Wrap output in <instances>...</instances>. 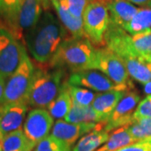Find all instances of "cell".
I'll use <instances>...</instances> for the list:
<instances>
[{
    "label": "cell",
    "mask_w": 151,
    "mask_h": 151,
    "mask_svg": "<svg viewBox=\"0 0 151 151\" xmlns=\"http://www.w3.org/2000/svg\"><path fill=\"white\" fill-rule=\"evenodd\" d=\"M37 1L43 8L44 11H50L51 6H52L50 0H37Z\"/></svg>",
    "instance_id": "cell-34"
},
{
    "label": "cell",
    "mask_w": 151,
    "mask_h": 151,
    "mask_svg": "<svg viewBox=\"0 0 151 151\" xmlns=\"http://www.w3.org/2000/svg\"><path fill=\"white\" fill-rule=\"evenodd\" d=\"M140 119H151V100L147 97L139 103L134 113V121Z\"/></svg>",
    "instance_id": "cell-30"
},
{
    "label": "cell",
    "mask_w": 151,
    "mask_h": 151,
    "mask_svg": "<svg viewBox=\"0 0 151 151\" xmlns=\"http://www.w3.org/2000/svg\"><path fill=\"white\" fill-rule=\"evenodd\" d=\"M69 89H70L72 103L83 107L92 106L97 95L93 92L90 91L89 89H85L82 87L81 88L79 86H70V84H69Z\"/></svg>",
    "instance_id": "cell-27"
},
{
    "label": "cell",
    "mask_w": 151,
    "mask_h": 151,
    "mask_svg": "<svg viewBox=\"0 0 151 151\" xmlns=\"http://www.w3.org/2000/svg\"><path fill=\"white\" fill-rule=\"evenodd\" d=\"M6 80L0 76V106L4 98V90H5Z\"/></svg>",
    "instance_id": "cell-33"
},
{
    "label": "cell",
    "mask_w": 151,
    "mask_h": 151,
    "mask_svg": "<svg viewBox=\"0 0 151 151\" xmlns=\"http://www.w3.org/2000/svg\"><path fill=\"white\" fill-rule=\"evenodd\" d=\"M68 31L59 19L45 11L38 24L24 36V43L38 64L47 65L61 44L68 39Z\"/></svg>",
    "instance_id": "cell-1"
},
{
    "label": "cell",
    "mask_w": 151,
    "mask_h": 151,
    "mask_svg": "<svg viewBox=\"0 0 151 151\" xmlns=\"http://www.w3.org/2000/svg\"><path fill=\"white\" fill-rule=\"evenodd\" d=\"M83 28L93 45L104 46V36L110 24L108 8L103 0H92L84 11Z\"/></svg>",
    "instance_id": "cell-6"
},
{
    "label": "cell",
    "mask_w": 151,
    "mask_h": 151,
    "mask_svg": "<svg viewBox=\"0 0 151 151\" xmlns=\"http://www.w3.org/2000/svg\"><path fill=\"white\" fill-rule=\"evenodd\" d=\"M0 151H1V150H0Z\"/></svg>",
    "instance_id": "cell-39"
},
{
    "label": "cell",
    "mask_w": 151,
    "mask_h": 151,
    "mask_svg": "<svg viewBox=\"0 0 151 151\" xmlns=\"http://www.w3.org/2000/svg\"><path fill=\"white\" fill-rule=\"evenodd\" d=\"M129 75L139 83L145 85L151 81V63L137 55L126 54L119 56Z\"/></svg>",
    "instance_id": "cell-15"
},
{
    "label": "cell",
    "mask_w": 151,
    "mask_h": 151,
    "mask_svg": "<svg viewBox=\"0 0 151 151\" xmlns=\"http://www.w3.org/2000/svg\"><path fill=\"white\" fill-rule=\"evenodd\" d=\"M54 126V119L48 110L35 108L28 114L24 124V133L35 145L49 136Z\"/></svg>",
    "instance_id": "cell-10"
},
{
    "label": "cell",
    "mask_w": 151,
    "mask_h": 151,
    "mask_svg": "<svg viewBox=\"0 0 151 151\" xmlns=\"http://www.w3.org/2000/svg\"><path fill=\"white\" fill-rule=\"evenodd\" d=\"M96 48L88 38L66 39L54 57L45 66L50 68H69L72 72L93 70Z\"/></svg>",
    "instance_id": "cell-2"
},
{
    "label": "cell",
    "mask_w": 151,
    "mask_h": 151,
    "mask_svg": "<svg viewBox=\"0 0 151 151\" xmlns=\"http://www.w3.org/2000/svg\"><path fill=\"white\" fill-rule=\"evenodd\" d=\"M144 92L145 94H147L148 96L151 95V81L146 83L145 85L144 86Z\"/></svg>",
    "instance_id": "cell-35"
},
{
    "label": "cell",
    "mask_w": 151,
    "mask_h": 151,
    "mask_svg": "<svg viewBox=\"0 0 151 151\" xmlns=\"http://www.w3.org/2000/svg\"><path fill=\"white\" fill-rule=\"evenodd\" d=\"M70 86H81L92 89L96 92H110V91H130L132 87L123 85H117L110 80L107 76L98 72L96 70H86L72 72L68 78Z\"/></svg>",
    "instance_id": "cell-8"
},
{
    "label": "cell",
    "mask_w": 151,
    "mask_h": 151,
    "mask_svg": "<svg viewBox=\"0 0 151 151\" xmlns=\"http://www.w3.org/2000/svg\"><path fill=\"white\" fill-rule=\"evenodd\" d=\"M93 70H98L117 84L133 87L129 72L119 58L106 47L96 48Z\"/></svg>",
    "instance_id": "cell-7"
},
{
    "label": "cell",
    "mask_w": 151,
    "mask_h": 151,
    "mask_svg": "<svg viewBox=\"0 0 151 151\" xmlns=\"http://www.w3.org/2000/svg\"><path fill=\"white\" fill-rule=\"evenodd\" d=\"M28 111V103H9L0 106V129L3 137L19 129Z\"/></svg>",
    "instance_id": "cell-13"
},
{
    "label": "cell",
    "mask_w": 151,
    "mask_h": 151,
    "mask_svg": "<svg viewBox=\"0 0 151 151\" xmlns=\"http://www.w3.org/2000/svg\"><path fill=\"white\" fill-rule=\"evenodd\" d=\"M35 70V67L27 55L19 68L6 80L5 90L1 106L9 103H28L29 92Z\"/></svg>",
    "instance_id": "cell-5"
},
{
    "label": "cell",
    "mask_w": 151,
    "mask_h": 151,
    "mask_svg": "<svg viewBox=\"0 0 151 151\" xmlns=\"http://www.w3.org/2000/svg\"><path fill=\"white\" fill-rule=\"evenodd\" d=\"M72 106V100L70 94L68 81L63 82L59 94L48 106V112L53 119L60 120L65 119Z\"/></svg>",
    "instance_id": "cell-18"
},
{
    "label": "cell",
    "mask_w": 151,
    "mask_h": 151,
    "mask_svg": "<svg viewBox=\"0 0 151 151\" xmlns=\"http://www.w3.org/2000/svg\"><path fill=\"white\" fill-rule=\"evenodd\" d=\"M50 2L56 12L57 18L67 29L71 37L75 39L87 38L84 31L82 19L73 16L65 6L60 2V0H50Z\"/></svg>",
    "instance_id": "cell-16"
},
{
    "label": "cell",
    "mask_w": 151,
    "mask_h": 151,
    "mask_svg": "<svg viewBox=\"0 0 151 151\" xmlns=\"http://www.w3.org/2000/svg\"><path fill=\"white\" fill-rule=\"evenodd\" d=\"M24 0H0V19L4 25L14 35L17 19Z\"/></svg>",
    "instance_id": "cell-21"
},
{
    "label": "cell",
    "mask_w": 151,
    "mask_h": 151,
    "mask_svg": "<svg viewBox=\"0 0 151 151\" xmlns=\"http://www.w3.org/2000/svg\"><path fill=\"white\" fill-rule=\"evenodd\" d=\"M126 129L135 141L151 139V119H140L134 120Z\"/></svg>",
    "instance_id": "cell-26"
},
{
    "label": "cell",
    "mask_w": 151,
    "mask_h": 151,
    "mask_svg": "<svg viewBox=\"0 0 151 151\" xmlns=\"http://www.w3.org/2000/svg\"><path fill=\"white\" fill-rule=\"evenodd\" d=\"M130 44L135 54L145 58L151 54V29L130 36Z\"/></svg>",
    "instance_id": "cell-25"
},
{
    "label": "cell",
    "mask_w": 151,
    "mask_h": 151,
    "mask_svg": "<svg viewBox=\"0 0 151 151\" xmlns=\"http://www.w3.org/2000/svg\"><path fill=\"white\" fill-rule=\"evenodd\" d=\"M34 151H71V146L49 135L43 140L38 143Z\"/></svg>",
    "instance_id": "cell-28"
},
{
    "label": "cell",
    "mask_w": 151,
    "mask_h": 151,
    "mask_svg": "<svg viewBox=\"0 0 151 151\" xmlns=\"http://www.w3.org/2000/svg\"><path fill=\"white\" fill-rule=\"evenodd\" d=\"M144 59H145L147 61H149V62H150L151 63V54L150 55H148L147 56H145Z\"/></svg>",
    "instance_id": "cell-36"
},
{
    "label": "cell",
    "mask_w": 151,
    "mask_h": 151,
    "mask_svg": "<svg viewBox=\"0 0 151 151\" xmlns=\"http://www.w3.org/2000/svg\"><path fill=\"white\" fill-rule=\"evenodd\" d=\"M65 121L71 124H86V123H103L107 124L92 106L83 107L72 103L69 113L65 117Z\"/></svg>",
    "instance_id": "cell-20"
},
{
    "label": "cell",
    "mask_w": 151,
    "mask_h": 151,
    "mask_svg": "<svg viewBox=\"0 0 151 151\" xmlns=\"http://www.w3.org/2000/svg\"><path fill=\"white\" fill-rule=\"evenodd\" d=\"M147 98H149V99H150L151 100V95H149V96L147 97Z\"/></svg>",
    "instance_id": "cell-38"
},
{
    "label": "cell",
    "mask_w": 151,
    "mask_h": 151,
    "mask_svg": "<svg viewBox=\"0 0 151 151\" xmlns=\"http://www.w3.org/2000/svg\"><path fill=\"white\" fill-rule=\"evenodd\" d=\"M35 146L26 137L23 130L19 129L3 138L0 150L1 151H32Z\"/></svg>",
    "instance_id": "cell-19"
},
{
    "label": "cell",
    "mask_w": 151,
    "mask_h": 151,
    "mask_svg": "<svg viewBox=\"0 0 151 151\" xmlns=\"http://www.w3.org/2000/svg\"><path fill=\"white\" fill-rule=\"evenodd\" d=\"M35 68L28 97V105L35 108H48L59 94L65 76L64 68Z\"/></svg>",
    "instance_id": "cell-3"
},
{
    "label": "cell",
    "mask_w": 151,
    "mask_h": 151,
    "mask_svg": "<svg viewBox=\"0 0 151 151\" xmlns=\"http://www.w3.org/2000/svg\"><path fill=\"white\" fill-rule=\"evenodd\" d=\"M3 134H2V132H1V129H0V145H1V142H2V139H3Z\"/></svg>",
    "instance_id": "cell-37"
},
{
    "label": "cell",
    "mask_w": 151,
    "mask_h": 151,
    "mask_svg": "<svg viewBox=\"0 0 151 151\" xmlns=\"http://www.w3.org/2000/svg\"><path fill=\"white\" fill-rule=\"evenodd\" d=\"M92 0H60L70 14L78 19H82L84 11Z\"/></svg>",
    "instance_id": "cell-29"
},
{
    "label": "cell",
    "mask_w": 151,
    "mask_h": 151,
    "mask_svg": "<svg viewBox=\"0 0 151 151\" xmlns=\"http://www.w3.org/2000/svg\"><path fill=\"white\" fill-rule=\"evenodd\" d=\"M105 124L103 123L71 124L60 119L55 123L50 135L64 142L67 145L72 146L76 141L83 137L84 134L95 129H103Z\"/></svg>",
    "instance_id": "cell-11"
},
{
    "label": "cell",
    "mask_w": 151,
    "mask_h": 151,
    "mask_svg": "<svg viewBox=\"0 0 151 151\" xmlns=\"http://www.w3.org/2000/svg\"><path fill=\"white\" fill-rule=\"evenodd\" d=\"M43 8L37 0H24L17 19L14 36L24 44V36L40 21Z\"/></svg>",
    "instance_id": "cell-12"
},
{
    "label": "cell",
    "mask_w": 151,
    "mask_h": 151,
    "mask_svg": "<svg viewBox=\"0 0 151 151\" xmlns=\"http://www.w3.org/2000/svg\"><path fill=\"white\" fill-rule=\"evenodd\" d=\"M27 55L24 44L0 24V76L7 80Z\"/></svg>",
    "instance_id": "cell-4"
},
{
    "label": "cell",
    "mask_w": 151,
    "mask_h": 151,
    "mask_svg": "<svg viewBox=\"0 0 151 151\" xmlns=\"http://www.w3.org/2000/svg\"><path fill=\"white\" fill-rule=\"evenodd\" d=\"M139 101L140 96L137 92L128 91L125 92L105 124L103 130L109 133L110 131L126 127L133 123L135 108Z\"/></svg>",
    "instance_id": "cell-9"
},
{
    "label": "cell",
    "mask_w": 151,
    "mask_h": 151,
    "mask_svg": "<svg viewBox=\"0 0 151 151\" xmlns=\"http://www.w3.org/2000/svg\"><path fill=\"white\" fill-rule=\"evenodd\" d=\"M125 92L124 91H110L98 93L92 104V108L107 123Z\"/></svg>",
    "instance_id": "cell-17"
},
{
    "label": "cell",
    "mask_w": 151,
    "mask_h": 151,
    "mask_svg": "<svg viewBox=\"0 0 151 151\" xmlns=\"http://www.w3.org/2000/svg\"><path fill=\"white\" fill-rule=\"evenodd\" d=\"M116 151H151V139L137 141L124 146Z\"/></svg>",
    "instance_id": "cell-31"
},
{
    "label": "cell",
    "mask_w": 151,
    "mask_h": 151,
    "mask_svg": "<svg viewBox=\"0 0 151 151\" xmlns=\"http://www.w3.org/2000/svg\"><path fill=\"white\" fill-rule=\"evenodd\" d=\"M130 35L151 29V8H139V9L124 28Z\"/></svg>",
    "instance_id": "cell-23"
},
{
    "label": "cell",
    "mask_w": 151,
    "mask_h": 151,
    "mask_svg": "<svg viewBox=\"0 0 151 151\" xmlns=\"http://www.w3.org/2000/svg\"><path fill=\"white\" fill-rule=\"evenodd\" d=\"M108 8L110 23L124 28L139 9L128 0H103Z\"/></svg>",
    "instance_id": "cell-14"
},
{
    "label": "cell",
    "mask_w": 151,
    "mask_h": 151,
    "mask_svg": "<svg viewBox=\"0 0 151 151\" xmlns=\"http://www.w3.org/2000/svg\"><path fill=\"white\" fill-rule=\"evenodd\" d=\"M129 2L143 8H151V0H128Z\"/></svg>",
    "instance_id": "cell-32"
},
{
    "label": "cell",
    "mask_w": 151,
    "mask_h": 151,
    "mask_svg": "<svg viewBox=\"0 0 151 151\" xmlns=\"http://www.w3.org/2000/svg\"><path fill=\"white\" fill-rule=\"evenodd\" d=\"M135 141L126 129V127H123L113 131L108 140L98 148L96 151H116L124 146L133 144Z\"/></svg>",
    "instance_id": "cell-24"
},
{
    "label": "cell",
    "mask_w": 151,
    "mask_h": 151,
    "mask_svg": "<svg viewBox=\"0 0 151 151\" xmlns=\"http://www.w3.org/2000/svg\"><path fill=\"white\" fill-rule=\"evenodd\" d=\"M109 137V133L103 129L93 130L81 137L72 151H96L108 140Z\"/></svg>",
    "instance_id": "cell-22"
}]
</instances>
